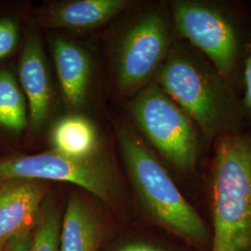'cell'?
Instances as JSON below:
<instances>
[{"label":"cell","mask_w":251,"mask_h":251,"mask_svg":"<svg viewBox=\"0 0 251 251\" xmlns=\"http://www.w3.org/2000/svg\"><path fill=\"white\" fill-rule=\"evenodd\" d=\"M119 251H166L161 250L159 248L153 247L148 244H143V243H135V244H129L126 245L123 249Z\"/></svg>","instance_id":"cell-19"},{"label":"cell","mask_w":251,"mask_h":251,"mask_svg":"<svg viewBox=\"0 0 251 251\" xmlns=\"http://www.w3.org/2000/svg\"><path fill=\"white\" fill-rule=\"evenodd\" d=\"M131 112L147 140L167 161L182 172L195 171L200 153L198 127L157 83L138 95Z\"/></svg>","instance_id":"cell-4"},{"label":"cell","mask_w":251,"mask_h":251,"mask_svg":"<svg viewBox=\"0 0 251 251\" xmlns=\"http://www.w3.org/2000/svg\"><path fill=\"white\" fill-rule=\"evenodd\" d=\"M18 27L9 19L0 20V60L7 57L17 45Z\"/></svg>","instance_id":"cell-16"},{"label":"cell","mask_w":251,"mask_h":251,"mask_svg":"<svg viewBox=\"0 0 251 251\" xmlns=\"http://www.w3.org/2000/svg\"><path fill=\"white\" fill-rule=\"evenodd\" d=\"M20 78L29 101L33 128L43 125L51 104V87L42 44L36 36L30 37L20 63Z\"/></svg>","instance_id":"cell-9"},{"label":"cell","mask_w":251,"mask_h":251,"mask_svg":"<svg viewBox=\"0 0 251 251\" xmlns=\"http://www.w3.org/2000/svg\"><path fill=\"white\" fill-rule=\"evenodd\" d=\"M51 142L55 152L75 158L95 155L99 145L95 126L89 119L80 116L60 120L54 126Z\"/></svg>","instance_id":"cell-13"},{"label":"cell","mask_w":251,"mask_h":251,"mask_svg":"<svg viewBox=\"0 0 251 251\" xmlns=\"http://www.w3.org/2000/svg\"><path fill=\"white\" fill-rule=\"evenodd\" d=\"M158 85L206 141L237 131L245 114L232 86L198 50L176 48L159 68Z\"/></svg>","instance_id":"cell-1"},{"label":"cell","mask_w":251,"mask_h":251,"mask_svg":"<svg viewBox=\"0 0 251 251\" xmlns=\"http://www.w3.org/2000/svg\"><path fill=\"white\" fill-rule=\"evenodd\" d=\"M169 22L160 10H151L126 32L118 57V84L123 91L142 87L168 55Z\"/></svg>","instance_id":"cell-7"},{"label":"cell","mask_w":251,"mask_h":251,"mask_svg":"<svg viewBox=\"0 0 251 251\" xmlns=\"http://www.w3.org/2000/svg\"><path fill=\"white\" fill-rule=\"evenodd\" d=\"M0 125L12 131H21L27 125L24 96L11 73L0 71Z\"/></svg>","instance_id":"cell-14"},{"label":"cell","mask_w":251,"mask_h":251,"mask_svg":"<svg viewBox=\"0 0 251 251\" xmlns=\"http://www.w3.org/2000/svg\"><path fill=\"white\" fill-rule=\"evenodd\" d=\"M29 251H60V215L48 210L38 216Z\"/></svg>","instance_id":"cell-15"},{"label":"cell","mask_w":251,"mask_h":251,"mask_svg":"<svg viewBox=\"0 0 251 251\" xmlns=\"http://www.w3.org/2000/svg\"><path fill=\"white\" fill-rule=\"evenodd\" d=\"M172 13L179 34L231 85L240 58L239 37L233 22L214 5L202 1H174Z\"/></svg>","instance_id":"cell-5"},{"label":"cell","mask_w":251,"mask_h":251,"mask_svg":"<svg viewBox=\"0 0 251 251\" xmlns=\"http://www.w3.org/2000/svg\"><path fill=\"white\" fill-rule=\"evenodd\" d=\"M118 140L131 181L152 219L191 244H209L208 226L181 195L157 156L127 128L118 131Z\"/></svg>","instance_id":"cell-3"},{"label":"cell","mask_w":251,"mask_h":251,"mask_svg":"<svg viewBox=\"0 0 251 251\" xmlns=\"http://www.w3.org/2000/svg\"><path fill=\"white\" fill-rule=\"evenodd\" d=\"M129 5L126 0H76L65 2L49 12L50 25L74 30L99 26Z\"/></svg>","instance_id":"cell-11"},{"label":"cell","mask_w":251,"mask_h":251,"mask_svg":"<svg viewBox=\"0 0 251 251\" xmlns=\"http://www.w3.org/2000/svg\"><path fill=\"white\" fill-rule=\"evenodd\" d=\"M52 50L64 97L70 105L79 106L90 86V56L79 46L63 38L54 40Z\"/></svg>","instance_id":"cell-10"},{"label":"cell","mask_w":251,"mask_h":251,"mask_svg":"<svg viewBox=\"0 0 251 251\" xmlns=\"http://www.w3.org/2000/svg\"><path fill=\"white\" fill-rule=\"evenodd\" d=\"M215 145L211 251H251V134L227 133Z\"/></svg>","instance_id":"cell-2"},{"label":"cell","mask_w":251,"mask_h":251,"mask_svg":"<svg viewBox=\"0 0 251 251\" xmlns=\"http://www.w3.org/2000/svg\"><path fill=\"white\" fill-rule=\"evenodd\" d=\"M244 82H245V96L242 100L243 109L245 115L251 119V40L247 45L245 53V69H244Z\"/></svg>","instance_id":"cell-17"},{"label":"cell","mask_w":251,"mask_h":251,"mask_svg":"<svg viewBox=\"0 0 251 251\" xmlns=\"http://www.w3.org/2000/svg\"><path fill=\"white\" fill-rule=\"evenodd\" d=\"M45 189L35 180L4 181L0 189V251L27 229L33 228Z\"/></svg>","instance_id":"cell-8"},{"label":"cell","mask_w":251,"mask_h":251,"mask_svg":"<svg viewBox=\"0 0 251 251\" xmlns=\"http://www.w3.org/2000/svg\"><path fill=\"white\" fill-rule=\"evenodd\" d=\"M34 228L27 229L25 232L20 233L16 237H14L8 245L4 248V251H29L32 240H33V233Z\"/></svg>","instance_id":"cell-18"},{"label":"cell","mask_w":251,"mask_h":251,"mask_svg":"<svg viewBox=\"0 0 251 251\" xmlns=\"http://www.w3.org/2000/svg\"><path fill=\"white\" fill-rule=\"evenodd\" d=\"M3 183H4V181H2L1 179H0V189L2 187V185H3Z\"/></svg>","instance_id":"cell-20"},{"label":"cell","mask_w":251,"mask_h":251,"mask_svg":"<svg viewBox=\"0 0 251 251\" xmlns=\"http://www.w3.org/2000/svg\"><path fill=\"white\" fill-rule=\"evenodd\" d=\"M100 241L97 217L80 198H70L60 234V251H96Z\"/></svg>","instance_id":"cell-12"},{"label":"cell","mask_w":251,"mask_h":251,"mask_svg":"<svg viewBox=\"0 0 251 251\" xmlns=\"http://www.w3.org/2000/svg\"><path fill=\"white\" fill-rule=\"evenodd\" d=\"M0 179L70 182L104 201L110 200L116 187L110 167L96 154L88 158H75L55 151L1 160Z\"/></svg>","instance_id":"cell-6"}]
</instances>
